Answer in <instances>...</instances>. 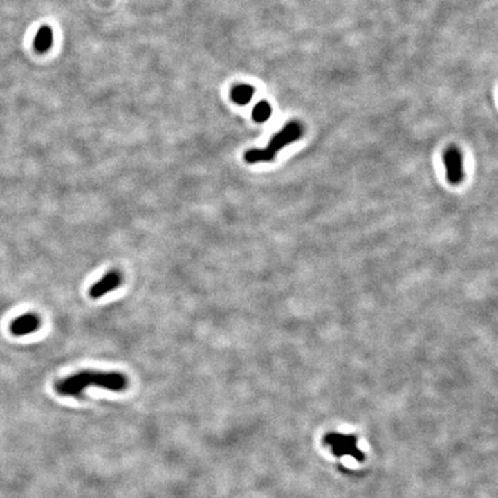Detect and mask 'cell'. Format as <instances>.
Listing matches in <instances>:
<instances>
[{"instance_id": "cell-6", "label": "cell", "mask_w": 498, "mask_h": 498, "mask_svg": "<svg viewBox=\"0 0 498 498\" xmlns=\"http://www.w3.org/2000/svg\"><path fill=\"white\" fill-rule=\"evenodd\" d=\"M39 326H41V320L37 315H35L34 313H27L12 322L10 332L12 335L22 337V335H30Z\"/></svg>"}, {"instance_id": "cell-8", "label": "cell", "mask_w": 498, "mask_h": 498, "mask_svg": "<svg viewBox=\"0 0 498 498\" xmlns=\"http://www.w3.org/2000/svg\"><path fill=\"white\" fill-rule=\"evenodd\" d=\"M254 88L248 84L235 86L231 91V98L235 104L247 105L254 96Z\"/></svg>"}, {"instance_id": "cell-1", "label": "cell", "mask_w": 498, "mask_h": 498, "mask_svg": "<svg viewBox=\"0 0 498 498\" xmlns=\"http://www.w3.org/2000/svg\"><path fill=\"white\" fill-rule=\"evenodd\" d=\"M89 387H98L112 392H121L127 389V376L118 371L83 370L57 380L55 390L59 396L79 398Z\"/></svg>"}, {"instance_id": "cell-7", "label": "cell", "mask_w": 498, "mask_h": 498, "mask_svg": "<svg viewBox=\"0 0 498 498\" xmlns=\"http://www.w3.org/2000/svg\"><path fill=\"white\" fill-rule=\"evenodd\" d=\"M52 42H53V34H52L51 28L48 26H43L39 28V30L37 31L36 37H35V50L39 53H44L51 48Z\"/></svg>"}, {"instance_id": "cell-5", "label": "cell", "mask_w": 498, "mask_h": 498, "mask_svg": "<svg viewBox=\"0 0 498 498\" xmlns=\"http://www.w3.org/2000/svg\"><path fill=\"white\" fill-rule=\"evenodd\" d=\"M121 282L122 279H121L120 273L117 271H110L107 275H104L102 279L98 280L97 283L90 287L89 295L93 299H100L111 290H116L120 286Z\"/></svg>"}, {"instance_id": "cell-2", "label": "cell", "mask_w": 498, "mask_h": 498, "mask_svg": "<svg viewBox=\"0 0 498 498\" xmlns=\"http://www.w3.org/2000/svg\"><path fill=\"white\" fill-rule=\"evenodd\" d=\"M302 126L299 122L287 124L278 134L275 135L269 145L264 149H252L245 154V160L249 164L255 163L271 162L276 157L277 152L284 147L293 143L301 138Z\"/></svg>"}, {"instance_id": "cell-3", "label": "cell", "mask_w": 498, "mask_h": 498, "mask_svg": "<svg viewBox=\"0 0 498 498\" xmlns=\"http://www.w3.org/2000/svg\"><path fill=\"white\" fill-rule=\"evenodd\" d=\"M324 444L331 449L337 456H352L358 461L365 459V454L358 446V439L354 435H346L339 432H330L324 437Z\"/></svg>"}, {"instance_id": "cell-4", "label": "cell", "mask_w": 498, "mask_h": 498, "mask_svg": "<svg viewBox=\"0 0 498 498\" xmlns=\"http://www.w3.org/2000/svg\"><path fill=\"white\" fill-rule=\"evenodd\" d=\"M444 163L449 183L452 185L461 183L463 178V156L459 150L454 147L448 149L444 154Z\"/></svg>"}, {"instance_id": "cell-9", "label": "cell", "mask_w": 498, "mask_h": 498, "mask_svg": "<svg viewBox=\"0 0 498 498\" xmlns=\"http://www.w3.org/2000/svg\"><path fill=\"white\" fill-rule=\"evenodd\" d=\"M271 112L273 109L270 107V104L266 100H261L252 109V119L256 122H264L269 119Z\"/></svg>"}]
</instances>
